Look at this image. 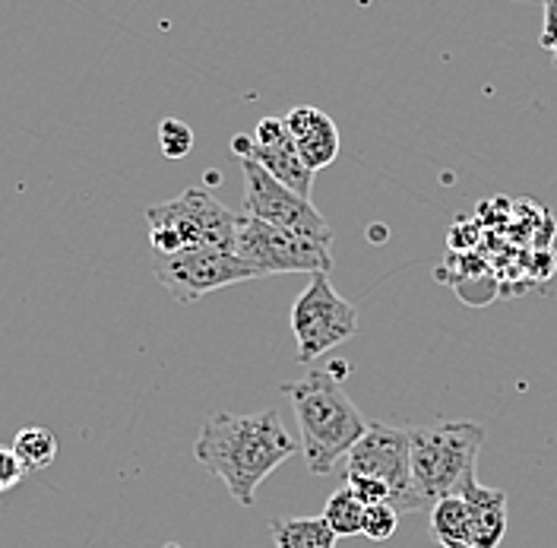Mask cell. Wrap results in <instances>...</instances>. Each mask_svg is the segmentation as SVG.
I'll use <instances>...</instances> for the list:
<instances>
[{"label": "cell", "instance_id": "cell-15", "mask_svg": "<svg viewBox=\"0 0 557 548\" xmlns=\"http://www.w3.org/2000/svg\"><path fill=\"white\" fill-rule=\"evenodd\" d=\"M10 447L20 456V463H23L26 473L48 470L54 463V456H58V438H54V431L51 428H38V425L23 428Z\"/></svg>", "mask_w": 557, "mask_h": 548}, {"label": "cell", "instance_id": "cell-5", "mask_svg": "<svg viewBox=\"0 0 557 548\" xmlns=\"http://www.w3.org/2000/svg\"><path fill=\"white\" fill-rule=\"evenodd\" d=\"M292 333L298 362L308 365L358 333V310L336 292L326 273H313L311 285L292 305Z\"/></svg>", "mask_w": 557, "mask_h": 548}, {"label": "cell", "instance_id": "cell-21", "mask_svg": "<svg viewBox=\"0 0 557 548\" xmlns=\"http://www.w3.org/2000/svg\"><path fill=\"white\" fill-rule=\"evenodd\" d=\"M545 10V26H542V48L552 51V61L557 68V0H542Z\"/></svg>", "mask_w": 557, "mask_h": 548}, {"label": "cell", "instance_id": "cell-17", "mask_svg": "<svg viewBox=\"0 0 557 548\" xmlns=\"http://www.w3.org/2000/svg\"><path fill=\"white\" fill-rule=\"evenodd\" d=\"M159 146L165 159H184L194 149V131L181 118H165L159 124Z\"/></svg>", "mask_w": 557, "mask_h": 548}, {"label": "cell", "instance_id": "cell-1", "mask_svg": "<svg viewBox=\"0 0 557 548\" xmlns=\"http://www.w3.org/2000/svg\"><path fill=\"white\" fill-rule=\"evenodd\" d=\"M298 450L301 445H295L276 410L253 412V415L215 412L209 415L194 445V456L207 473L225 482L228 495L242 508H253V495L260 482L276 473Z\"/></svg>", "mask_w": 557, "mask_h": 548}, {"label": "cell", "instance_id": "cell-13", "mask_svg": "<svg viewBox=\"0 0 557 548\" xmlns=\"http://www.w3.org/2000/svg\"><path fill=\"white\" fill-rule=\"evenodd\" d=\"M276 548H336V533L323 516H282L270 523Z\"/></svg>", "mask_w": 557, "mask_h": 548}, {"label": "cell", "instance_id": "cell-16", "mask_svg": "<svg viewBox=\"0 0 557 548\" xmlns=\"http://www.w3.org/2000/svg\"><path fill=\"white\" fill-rule=\"evenodd\" d=\"M320 516L330 523V529L336 536H358L361 533V520H364V504L343 485L339 491L330 495V501H326V508H323Z\"/></svg>", "mask_w": 557, "mask_h": 548}, {"label": "cell", "instance_id": "cell-9", "mask_svg": "<svg viewBox=\"0 0 557 548\" xmlns=\"http://www.w3.org/2000/svg\"><path fill=\"white\" fill-rule=\"evenodd\" d=\"M346 473L374 476L389 488V504L399 514L416 511L412 498V456L406 428H389L383 422H368L364 435L355 441L346 456Z\"/></svg>", "mask_w": 557, "mask_h": 548}, {"label": "cell", "instance_id": "cell-11", "mask_svg": "<svg viewBox=\"0 0 557 548\" xmlns=\"http://www.w3.org/2000/svg\"><path fill=\"white\" fill-rule=\"evenodd\" d=\"M285 127L298 146V156L313 174L330 169L339 156V127L313 105H298L285 114Z\"/></svg>", "mask_w": 557, "mask_h": 548}, {"label": "cell", "instance_id": "cell-6", "mask_svg": "<svg viewBox=\"0 0 557 548\" xmlns=\"http://www.w3.org/2000/svg\"><path fill=\"white\" fill-rule=\"evenodd\" d=\"M156 282L181 305H194L209 292H219L225 285H238L247 279H260L250 264H244L235 251H177V254H152L149 260Z\"/></svg>", "mask_w": 557, "mask_h": 548}, {"label": "cell", "instance_id": "cell-18", "mask_svg": "<svg viewBox=\"0 0 557 548\" xmlns=\"http://www.w3.org/2000/svg\"><path fill=\"white\" fill-rule=\"evenodd\" d=\"M399 526V511L383 501V504H371L364 508V520H361V536L374 539V543H386Z\"/></svg>", "mask_w": 557, "mask_h": 548}, {"label": "cell", "instance_id": "cell-20", "mask_svg": "<svg viewBox=\"0 0 557 548\" xmlns=\"http://www.w3.org/2000/svg\"><path fill=\"white\" fill-rule=\"evenodd\" d=\"M23 476H26V470H23L20 456L13 453V447H0V491L16 488Z\"/></svg>", "mask_w": 557, "mask_h": 548}, {"label": "cell", "instance_id": "cell-7", "mask_svg": "<svg viewBox=\"0 0 557 548\" xmlns=\"http://www.w3.org/2000/svg\"><path fill=\"white\" fill-rule=\"evenodd\" d=\"M235 254L244 264H250L257 276L278 273H330L333 270V251L308 239H298L292 232H282L276 226L253 219L242 212L235 229Z\"/></svg>", "mask_w": 557, "mask_h": 548}, {"label": "cell", "instance_id": "cell-2", "mask_svg": "<svg viewBox=\"0 0 557 548\" xmlns=\"http://www.w3.org/2000/svg\"><path fill=\"white\" fill-rule=\"evenodd\" d=\"M301 431V453L313 476H330L339 460L364 435L368 418L351 403L343 380L326 372H308L301 380L282 383Z\"/></svg>", "mask_w": 557, "mask_h": 548}, {"label": "cell", "instance_id": "cell-14", "mask_svg": "<svg viewBox=\"0 0 557 548\" xmlns=\"http://www.w3.org/2000/svg\"><path fill=\"white\" fill-rule=\"evenodd\" d=\"M431 533L444 548H472L469 536V508L459 495L441 498L431 508Z\"/></svg>", "mask_w": 557, "mask_h": 548}, {"label": "cell", "instance_id": "cell-4", "mask_svg": "<svg viewBox=\"0 0 557 548\" xmlns=\"http://www.w3.org/2000/svg\"><path fill=\"white\" fill-rule=\"evenodd\" d=\"M146 222L152 254H177L197 247L235 251L238 216L203 187H187L177 200L149 206Z\"/></svg>", "mask_w": 557, "mask_h": 548}, {"label": "cell", "instance_id": "cell-3", "mask_svg": "<svg viewBox=\"0 0 557 548\" xmlns=\"http://www.w3.org/2000/svg\"><path fill=\"white\" fill-rule=\"evenodd\" d=\"M412 456V498L416 511H431L441 498L459 495L462 485L475 479L479 450L485 445V428L479 422H434L409 425Z\"/></svg>", "mask_w": 557, "mask_h": 548}, {"label": "cell", "instance_id": "cell-12", "mask_svg": "<svg viewBox=\"0 0 557 548\" xmlns=\"http://www.w3.org/2000/svg\"><path fill=\"white\" fill-rule=\"evenodd\" d=\"M459 498L469 508V536L472 548H500L507 536V491L487 488L479 479L462 485Z\"/></svg>", "mask_w": 557, "mask_h": 548}, {"label": "cell", "instance_id": "cell-10", "mask_svg": "<svg viewBox=\"0 0 557 548\" xmlns=\"http://www.w3.org/2000/svg\"><path fill=\"white\" fill-rule=\"evenodd\" d=\"M232 149H235L238 159L260 162L285 187H292L295 194L311 200L313 172L305 166V159L298 156V146H295V139L288 134V127H285V118H263L253 127V137L238 134V137L232 139Z\"/></svg>", "mask_w": 557, "mask_h": 548}, {"label": "cell", "instance_id": "cell-19", "mask_svg": "<svg viewBox=\"0 0 557 548\" xmlns=\"http://www.w3.org/2000/svg\"><path fill=\"white\" fill-rule=\"evenodd\" d=\"M346 488L364 504V508H371V504H383V501H389V488L383 485L381 479H374V476H364V473H346Z\"/></svg>", "mask_w": 557, "mask_h": 548}, {"label": "cell", "instance_id": "cell-8", "mask_svg": "<svg viewBox=\"0 0 557 548\" xmlns=\"http://www.w3.org/2000/svg\"><path fill=\"white\" fill-rule=\"evenodd\" d=\"M244 172V212L253 219H263L270 226H276L282 232H292L298 239H308L313 244L330 247L333 244V229L326 226V219L313 209L308 197L295 194L292 187H285L273 174L267 172L260 162L242 159Z\"/></svg>", "mask_w": 557, "mask_h": 548}]
</instances>
